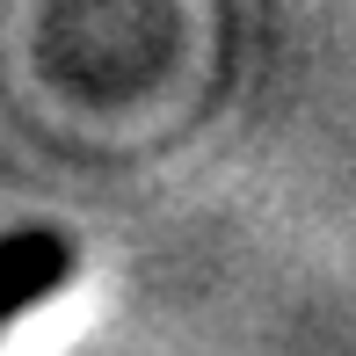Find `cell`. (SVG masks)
<instances>
[{
  "label": "cell",
  "mask_w": 356,
  "mask_h": 356,
  "mask_svg": "<svg viewBox=\"0 0 356 356\" xmlns=\"http://www.w3.org/2000/svg\"><path fill=\"white\" fill-rule=\"evenodd\" d=\"M80 254L66 233H51V225H22V233L0 240V327H8L15 313H29L37 298H51L58 284H73Z\"/></svg>",
  "instance_id": "6da1fadb"
}]
</instances>
